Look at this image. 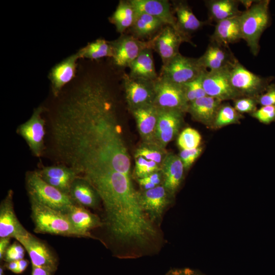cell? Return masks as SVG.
I'll use <instances>...</instances> for the list:
<instances>
[{"label": "cell", "mask_w": 275, "mask_h": 275, "mask_svg": "<svg viewBox=\"0 0 275 275\" xmlns=\"http://www.w3.org/2000/svg\"><path fill=\"white\" fill-rule=\"evenodd\" d=\"M13 195L12 190H8L0 204V238L10 237L17 239L29 233L16 216Z\"/></svg>", "instance_id": "17"}, {"label": "cell", "mask_w": 275, "mask_h": 275, "mask_svg": "<svg viewBox=\"0 0 275 275\" xmlns=\"http://www.w3.org/2000/svg\"><path fill=\"white\" fill-rule=\"evenodd\" d=\"M29 262L25 259L18 260V268L16 273H20L24 271L28 265Z\"/></svg>", "instance_id": "47"}, {"label": "cell", "mask_w": 275, "mask_h": 275, "mask_svg": "<svg viewBox=\"0 0 275 275\" xmlns=\"http://www.w3.org/2000/svg\"><path fill=\"white\" fill-rule=\"evenodd\" d=\"M79 59L80 56L78 51L56 64L51 69L49 78L54 96H58L62 88L75 76L77 61Z\"/></svg>", "instance_id": "20"}, {"label": "cell", "mask_w": 275, "mask_h": 275, "mask_svg": "<svg viewBox=\"0 0 275 275\" xmlns=\"http://www.w3.org/2000/svg\"><path fill=\"white\" fill-rule=\"evenodd\" d=\"M242 39L239 16L228 18L216 23L210 42L216 43L226 47L230 44Z\"/></svg>", "instance_id": "27"}, {"label": "cell", "mask_w": 275, "mask_h": 275, "mask_svg": "<svg viewBox=\"0 0 275 275\" xmlns=\"http://www.w3.org/2000/svg\"><path fill=\"white\" fill-rule=\"evenodd\" d=\"M66 215L73 226L88 238H96L90 231L103 225L97 215L76 204L70 208Z\"/></svg>", "instance_id": "25"}, {"label": "cell", "mask_w": 275, "mask_h": 275, "mask_svg": "<svg viewBox=\"0 0 275 275\" xmlns=\"http://www.w3.org/2000/svg\"><path fill=\"white\" fill-rule=\"evenodd\" d=\"M31 218L34 231L37 233L49 234L76 237H87L76 230L70 223L66 214L30 199Z\"/></svg>", "instance_id": "2"}, {"label": "cell", "mask_w": 275, "mask_h": 275, "mask_svg": "<svg viewBox=\"0 0 275 275\" xmlns=\"http://www.w3.org/2000/svg\"><path fill=\"white\" fill-rule=\"evenodd\" d=\"M236 59L229 47L210 42L205 52L198 58L200 65L209 70L227 68Z\"/></svg>", "instance_id": "23"}, {"label": "cell", "mask_w": 275, "mask_h": 275, "mask_svg": "<svg viewBox=\"0 0 275 275\" xmlns=\"http://www.w3.org/2000/svg\"><path fill=\"white\" fill-rule=\"evenodd\" d=\"M242 115L233 106L228 103L221 105L217 113L214 124L217 127L237 123Z\"/></svg>", "instance_id": "33"}, {"label": "cell", "mask_w": 275, "mask_h": 275, "mask_svg": "<svg viewBox=\"0 0 275 275\" xmlns=\"http://www.w3.org/2000/svg\"><path fill=\"white\" fill-rule=\"evenodd\" d=\"M69 195L75 204L96 208L100 199L93 187L85 179L77 177L72 182Z\"/></svg>", "instance_id": "28"}, {"label": "cell", "mask_w": 275, "mask_h": 275, "mask_svg": "<svg viewBox=\"0 0 275 275\" xmlns=\"http://www.w3.org/2000/svg\"><path fill=\"white\" fill-rule=\"evenodd\" d=\"M152 49H144L129 66L130 77L155 80L158 77L154 65Z\"/></svg>", "instance_id": "29"}, {"label": "cell", "mask_w": 275, "mask_h": 275, "mask_svg": "<svg viewBox=\"0 0 275 275\" xmlns=\"http://www.w3.org/2000/svg\"><path fill=\"white\" fill-rule=\"evenodd\" d=\"M136 13H145L164 22L174 28L176 19L171 3L168 0H130Z\"/></svg>", "instance_id": "22"}, {"label": "cell", "mask_w": 275, "mask_h": 275, "mask_svg": "<svg viewBox=\"0 0 275 275\" xmlns=\"http://www.w3.org/2000/svg\"><path fill=\"white\" fill-rule=\"evenodd\" d=\"M16 240L28 252L32 266L47 268L55 271L58 263L57 258L42 241L30 233Z\"/></svg>", "instance_id": "15"}, {"label": "cell", "mask_w": 275, "mask_h": 275, "mask_svg": "<svg viewBox=\"0 0 275 275\" xmlns=\"http://www.w3.org/2000/svg\"><path fill=\"white\" fill-rule=\"evenodd\" d=\"M202 151L201 147L193 149L182 150L179 157L183 164L184 169H189L200 156Z\"/></svg>", "instance_id": "41"}, {"label": "cell", "mask_w": 275, "mask_h": 275, "mask_svg": "<svg viewBox=\"0 0 275 275\" xmlns=\"http://www.w3.org/2000/svg\"><path fill=\"white\" fill-rule=\"evenodd\" d=\"M0 275H4V268L2 266L0 267Z\"/></svg>", "instance_id": "50"}, {"label": "cell", "mask_w": 275, "mask_h": 275, "mask_svg": "<svg viewBox=\"0 0 275 275\" xmlns=\"http://www.w3.org/2000/svg\"><path fill=\"white\" fill-rule=\"evenodd\" d=\"M256 98L243 97L234 100V108L240 114L253 113L257 109Z\"/></svg>", "instance_id": "38"}, {"label": "cell", "mask_w": 275, "mask_h": 275, "mask_svg": "<svg viewBox=\"0 0 275 275\" xmlns=\"http://www.w3.org/2000/svg\"><path fill=\"white\" fill-rule=\"evenodd\" d=\"M158 109L155 144L164 149L177 134L183 122L184 113L177 110Z\"/></svg>", "instance_id": "14"}, {"label": "cell", "mask_w": 275, "mask_h": 275, "mask_svg": "<svg viewBox=\"0 0 275 275\" xmlns=\"http://www.w3.org/2000/svg\"><path fill=\"white\" fill-rule=\"evenodd\" d=\"M138 193L140 203L144 212L154 225L157 224L173 197L162 184Z\"/></svg>", "instance_id": "12"}, {"label": "cell", "mask_w": 275, "mask_h": 275, "mask_svg": "<svg viewBox=\"0 0 275 275\" xmlns=\"http://www.w3.org/2000/svg\"><path fill=\"white\" fill-rule=\"evenodd\" d=\"M130 112L135 119L143 143L155 144L158 108L153 105H148L132 109Z\"/></svg>", "instance_id": "18"}, {"label": "cell", "mask_w": 275, "mask_h": 275, "mask_svg": "<svg viewBox=\"0 0 275 275\" xmlns=\"http://www.w3.org/2000/svg\"><path fill=\"white\" fill-rule=\"evenodd\" d=\"M122 80L125 99L130 111L154 105L155 80L133 78L127 73L123 75Z\"/></svg>", "instance_id": "8"}, {"label": "cell", "mask_w": 275, "mask_h": 275, "mask_svg": "<svg viewBox=\"0 0 275 275\" xmlns=\"http://www.w3.org/2000/svg\"><path fill=\"white\" fill-rule=\"evenodd\" d=\"M154 105L160 109L177 110L186 113L188 103L183 86L174 84L158 76L155 80Z\"/></svg>", "instance_id": "7"}, {"label": "cell", "mask_w": 275, "mask_h": 275, "mask_svg": "<svg viewBox=\"0 0 275 275\" xmlns=\"http://www.w3.org/2000/svg\"><path fill=\"white\" fill-rule=\"evenodd\" d=\"M185 40L172 25H166L152 39V49L160 56L162 65L179 54L180 45Z\"/></svg>", "instance_id": "16"}, {"label": "cell", "mask_w": 275, "mask_h": 275, "mask_svg": "<svg viewBox=\"0 0 275 275\" xmlns=\"http://www.w3.org/2000/svg\"><path fill=\"white\" fill-rule=\"evenodd\" d=\"M7 267L8 269L16 273L18 268V260L8 262Z\"/></svg>", "instance_id": "48"}, {"label": "cell", "mask_w": 275, "mask_h": 275, "mask_svg": "<svg viewBox=\"0 0 275 275\" xmlns=\"http://www.w3.org/2000/svg\"><path fill=\"white\" fill-rule=\"evenodd\" d=\"M171 4L176 19L175 29L185 42L195 46L191 41L192 35L208 24V21L199 20L186 1H172Z\"/></svg>", "instance_id": "13"}, {"label": "cell", "mask_w": 275, "mask_h": 275, "mask_svg": "<svg viewBox=\"0 0 275 275\" xmlns=\"http://www.w3.org/2000/svg\"><path fill=\"white\" fill-rule=\"evenodd\" d=\"M206 70L200 65L198 58L185 57L179 53L162 65L158 76L174 84L183 85L196 79Z\"/></svg>", "instance_id": "6"}, {"label": "cell", "mask_w": 275, "mask_h": 275, "mask_svg": "<svg viewBox=\"0 0 275 275\" xmlns=\"http://www.w3.org/2000/svg\"><path fill=\"white\" fill-rule=\"evenodd\" d=\"M184 169L179 156L173 153L167 154L161 164L162 184L173 197L182 182Z\"/></svg>", "instance_id": "21"}, {"label": "cell", "mask_w": 275, "mask_h": 275, "mask_svg": "<svg viewBox=\"0 0 275 275\" xmlns=\"http://www.w3.org/2000/svg\"><path fill=\"white\" fill-rule=\"evenodd\" d=\"M51 136L61 163L88 182L118 173L130 176L121 127L112 116L59 110Z\"/></svg>", "instance_id": "1"}, {"label": "cell", "mask_w": 275, "mask_h": 275, "mask_svg": "<svg viewBox=\"0 0 275 275\" xmlns=\"http://www.w3.org/2000/svg\"><path fill=\"white\" fill-rule=\"evenodd\" d=\"M26 188L30 199L66 214L75 204L69 195L46 182L37 171L28 172Z\"/></svg>", "instance_id": "4"}, {"label": "cell", "mask_w": 275, "mask_h": 275, "mask_svg": "<svg viewBox=\"0 0 275 275\" xmlns=\"http://www.w3.org/2000/svg\"><path fill=\"white\" fill-rule=\"evenodd\" d=\"M252 116L264 124L275 121V106H263L252 114Z\"/></svg>", "instance_id": "40"}, {"label": "cell", "mask_w": 275, "mask_h": 275, "mask_svg": "<svg viewBox=\"0 0 275 275\" xmlns=\"http://www.w3.org/2000/svg\"><path fill=\"white\" fill-rule=\"evenodd\" d=\"M228 67L204 72L203 86L207 96L222 101L241 97L231 83Z\"/></svg>", "instance_id": "10"}, {"label": "cell", "mask_w": 275, "mask_h": 275, "mask_svg": "<svg viewBox=\"0 0 275 275\" xmlns=\"http://www.w3.org/2000/svg\"><path fill=\"white\" fill-rule=\"evenodd\" d=\"M11 238L3 237L0 238V259H3L5 253L9 246Z\"/></svg>", "instance_id": "46"}, {"label": "cell", "mask_w": 275, "mask_h": 275, "mask_svg": "<svg viewBox=\"0 0 275 275\" xmlns=\"http://www.w3.org/2000/svg\"><path fill=\"white\" fill-rule=\"evenodd\" d=\"M269 1H256L239 16L242 39L244 40L253 55L260 50L259 41L270 23Z\"/></svg>", "instance_id": "3"}, {"label": "cell", "mask_w": 275, "mask_h": 275, "mask_svg": "<svg viewBox=\"0 0 275 275\" xmlns=\"http://www.w3.org/2000/svg\"><path fill=\"white\" fill-rule=\"evenodd\" d=\"M256 98L257 103L263 106H275V85L269 84L266 89Z\"/></svg>", "instance_id": "43"}, {"label": "cell", "mask_w": 275, "mask_h": 275, "mask_svg": "<svg viewBox=\"0 0 275 275\" xmlns=\"http://www.w3.org/2000/svg\"><path fill=\"white\" fill-rule=\"evenodd\" d=\"M162 175L161 170L154 172L148 176L138 179V181L143 190L153 188L162 184Z\"/></svg>", "instance_id": "39"}, {"label": "cell", "mask_w": 275, "mask_h": 275, "mask_svg": "<svg viewBox=\"0 0 275 275\" xmlns=\"http://www.w3.org/2000/svg\"><path fill=\"white\" fill-rule=\"evenodd\" d=\"M37 171L46 182L68 195L72 182L78 177L72 169L61 163L44 167Z\"/></svg>", "instance_id": "19"}, {"label": "cell", "mask_w": 275, "mask_h": 275, "mask_svg": "<svg viewBox=\"0 0 275 275\" xmlns=\"http://www.w3.org/2000/svg\"><path fill=\"white\" fill-rule=\"evenodd\" d=\"M24 255L23 246L21 244L15 242L7 248L3 258L6 262H9L22 259Z\"/></svg>", "instance_id": "42"}, {"label": "cell", "mask_w": 275, "mask_h": 275, "mask_svg": "<svg viewBox=\"0 0 275 275\" xmlns=\"http://www.w3.org/2000/svg\"><path fill=\"white\" fill-rule=\"evenodd\" d=\"M201 141L200 133L195 129L187 127L179 135L177 144L182 150L193 149L199 147Z\"/></svg>", "instance_id": "35"}, {"label": "cell", "mask_w": 275, "mask_h": 275, "mask_svg": "<svg viewBox=\"0 0 275 275\" xmlns=\"http://www.w3.org/2000/svg\"><path fill=\"white\" fill-rule=\"evenodd\" d=\"M222 102L216 98L206 96L190 102L187 112L194 120L206 125H210L214 124Z\"/></svg>", "instance_id": "26"}, {"label": "cell", "mask_w": 275, "mask_h": 275, "mask_svg": "<svg viewBox=\"0 0 275 275\" xmlns=\"http://www.w3.org/2000/svg\"><path fill=\"white\" fill-rule=\"evenodd\" d=\"M54 272L47 268L32 266V275H52Z\"/></svg>", "instance_id": "45"}, {"label": "cell", "mask_w": 275, "mask_h": 275, "mask_svg": "<svg viewBox=\"0 0 275 275\" xmlns=\"http://www.w3.org/2000/svg\"><path fill=\"white\" fill-rule=\"evenodd\" d=\"M167 153L164 149L161 148L155 144L143 143L136 150L135 157H142L161 166Z\"/></svg>", "instance_id": "34"}, {"label": "cell", "mask_w": 275, "mask_h": 275, "mask_svg": "<svg viewBox=\"0 0 275 275\" xmlns=\"http://www.w3.org/2000/svg\"><path fill=\"white\" fill-rule=\"evenodd\" d=\"M161 170V166L142 157H135L134 174L138 179L143 178Z\"/></svg>", "instance_id": "37"}, {"label": "cell", "mask_w": 275, "mask_h": 275, "mask_svg": "<svg viewBox=\"0 0 275 275\" xmlns=\"http://www.w3.org/2000/svg\"><path fill=\"white\" fill-rule=\"evenodd\" d=\"M208 9L209 22L220 21L239 16L242 11L239 10V1L208 0L205 1Z\"/></svg>", "instance_id": "30"}, {"label": "cell", "mask_w": 275, "mask_h": 275, "mask_svg": "<svg viewBox=\"0 0 275 275\" xmlns=\"http://www.w3.org/2000/svg\"><path fill=\"white\" fill-rule=\"evenodd\" d=\"M228 69L231 83L241 97L257 98L265 91L271 80L253 73L237 59Z\"/></svg>", "instance_id": "5"}, {"label": "cell", "mask_w": 275, "mask_h": 275, "mask_svg": "<svg viewBox=\"0 0 275 275\" xmlns=\"http://www.w3.org/2000/svg\"><path fill=\"white\" fill-rule=\"evenodd\" d=\"M43 108L38 107L34 109L31 117L20 125L17 132L25 141L32 153L39 157L44 150L45 121L42 117Z\"/></svg>", "instance_id": "11"}, {"label": "cell", "mask_w": 275, "mask_h": 275, "mask_svg": "<svg viewBox=\"0 0 275 275\" xmlns=\"http://www.w3.org/2000/svg\"><path fill=\"white\" fill-rule=\"evenodd\" d=\"M132 26L127 30L128 34L142 41H148L156 36L167 24L159 18L145 13H136Z\"/></svg>", "instance_id": "24"}, {"label": "cell", "mask_w": 275, "mask_h": 275, "mask_svg": "<svg viewBox=\"0 0 275 275\" xmlns=\"http://www.w3.org/2000/svg\"><path fill=\"white\" fill-rule=\"evenodd\" d=\"M135 10L130 0L120 1L112 16L109 18L117 32L123 34L132 26L136 17Z\"/></svg>", "instance_id": "31"}, {"label": "cell", "mask_w": 275, "mask_h": 275, "mask_svg": "<svg viewBox=\"0 0 275 275\" xmlns=\"http://www.w3.org/2000/svg\"><path fill=\"white\" fill-rule=\"evenodd\" d=\"M256 1L242 0L239 1L240 4H242L245 8V9L249 8Z\"/></svg>", "instance_id": "49"}, {"label": "cell", "mask_w": 275, "mask_h": 275, "mask_svg": "<svg viewBox=\"0 0 275 275\" xmlns=\"http://www.w3.org/2000/svg\"><path fill=\"white\" fill-rule=\"evenodd\" d=\"M164 275H203L189 268L175 269L168 271Z\"/></svg>", "instance_id": "44"}, {"label": "cell", "mask_w": 275, "mask_h": 275, "mask_svg": "<svg viewBox=\"0 0 275 275\" xmlns=\"http://www.w3.org/2000/svg\"><path fill=\"white\" fill-rule=\"evenodd\" d=\"M110 42L113 63L120 68H128L144 49L152 48V39L142 41L127 33L121 34L117 39Z\"/></svg>", "instance_id": "9"}, {"label": "cell", "mask_w": 275, "mask_h": 275, "mask_svg": "<svg viewBox=\"0 0 275 275\" xmlns=\"http://www.w3.org/2000/svg\"><path fill=\"white\" fill-rule=\"evenodd\" d=\"M80 58L98 60L113 57V49L110 41L98 39L88 43L78 50Z\"/></svg>", "instance_id": "32"}, {"label": "cell", "mask_w": 275, "mask_h": 275, "mask_svg": "<svg viewBox=\"0 0 275 275\" xmlns=\"http://www.w3.org/2000/svg\"><path fill=\"white\" fill-rule=\"evenodd\" d=\"M204 72L196 79L182 85L188 104L197 99L207 96L203 86Z\"/></svg>", "instance_id": "36"}]
</instances>
